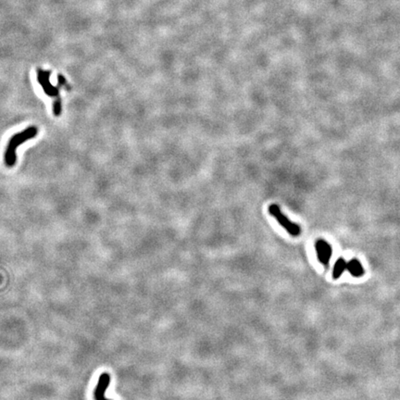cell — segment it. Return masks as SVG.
Masks as SVG:
<instances>
[{
    "mask_svg": "<svg viewBox=\"0 0 400 400\" xmlns=\"http://www.w3.org/2000/svg\"><path fill=\"white\" fill-rule=\"evenodd\" d=\"M110 382H111V376L108 373H102L100 375L98 383L95 388V392H94L95 400H109L106 399L105 393L110 385Z\"/></svg>",
    "mask_w": 400,
    "mask_h": 400,
    "instance_id": "5b68a950",
    "label": "cell"
},
{
    "mask_svg": "<svg viewBox=\"0 0 400 400\" xmlns=\"http://www.w3.org/2000/svg\"><path fill=\"white\" fill-rule=\"evenodd\" d=\"M346 265H347V262L344 260V258H343V257H339L337 259L335 267H334V270H333V278L334 279L336 280V279L341 277L343 272L346 270Z\"/></svg>",
    "mask_w": 400,
    "mask_h": 400,
    "instance_id": "52a82bcc",
    "label": "cell"
},
{
    "mask_svg": "<svg viewBox=\"0 0 400 400\" xmlns=\"http://www.w3.org/2000/svg\"><path fill=\"white\" fill-rule=\"evenodd\" d=\"M346 270L354 277H360L364 274V269L360 261L356 258H353L350 261L347 262Z\"/></svg>",
    "mask_w": 400,
    "mask_h": 400,
    "instance_id": "8992f818",
    "label": "cell"
},
{
    "mask_svg": "<svg viewBox=\"0 0 400 400\" xmlns=\"http://www.w3.org/2000/svg\"><path fill=\"white\" fill-rule=\"evenodd\" d=\"M37 135H38L37 127L30 126L22 132L17 133L16 135H14L9 139L4 155V160L7 167L11 168L16 164L18 146L24 144L26 141L34 138Z\"/></svg>",
    "mask_w": 400,
    "mask_h": 400,
    "instance_id": "6da1fadb",
    "label": "cell"
},
{
    "mask_svg": "<svg viewBox=\"0 0 400 400\" xmlns=\"http://www.w3.org/2000/svg\"><path fill=\"white\" fill-rule=\"evenodd\" d=\"M315 248H316V252H317V257L318 259L321 264L324 266H327L329 264V261L331 259L332 257V248L329 245L326 241L320 240L317 241L315 244Z\"/></svg>",
    "mask_w": 400,
    "mask_h": 400,
    "instance_id": "277c9868",
    "label": "cell"
},
{
    "mask_svg": "<svg viewBox=\"0 0 400 400\" xmlns=\"http://www.w3.org/2000/svg\"><path fill=\"white\" fill-rule=\"evenodd\" d=\"M269 212L272 217H274L277 222L287 231V232L293 235V236H298L301 232V228L298 224H294L289 220L287 217L286 216L282 211L278 205L272 204L269 207Z\"/></svg>",
    "mask_w": 400,
    "mask_h": 400,
    "instance_id": "3957f363",
    "label": "cell"
},
{
    "mask_svg": "<svg viewBox=\"0 0 400 400\" xmlns=\"http://www.w3.org/2000/svg\"><path fill=\"white\" fill-rule=\"evenodd\" d=\"M37 80L40 84L44 92L50 97H54L55 100H61L60 99V89L61 87H68L67 82L62 75L57 76V86H54L50 83V72L44 71L39 69L37 71ZM69 88V87H68Z\"/></svg>",
    "mask_w": 400,
    "mask_h": 400,
    "instance_id": "7a4b0ae2",
    "label": "cell"
}]
</instances>
